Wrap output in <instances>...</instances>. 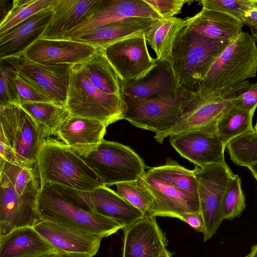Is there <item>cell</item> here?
Segmentation results:
<instances>
[{"instance_id": "45", "label": "cell", "mask_w": 257, "mask_h": 257, "mask_svg": "<svg viewBox=\"0 0 257 257\" xmlns=\"http://www.w3.org/2000/svg\"><path fill=\"white\" fill-rule=\"evenodd\" d=\"M0 158L11 163L19 164L15 153L1 134H0Z\"/></svg>"}, {"instance_id": "7", "label": "cell", "mask_w": 257, "mask_h": 257, "mask_svg": "<svg viewBox=\"0 0 257 257\" xmlns=\"http://www.w3.org/2000/svg\"><path fill=\"white\" fill-rule=\"evenodd\" d=\"M195 94L180 87L175 92L151 98L123 96L126 106L124 119L156 134L164 132L177 123L184 106Z\"/></svg>"}, {"instance_id": "31", "label": "cell", "mask_w": 257, "mask_h": 257, "mask_svg": "<svg viewBox=\"0 0 257 257\" xmlns=\"http://www.w3.org/2000/svg\"><path fill=\"white\" fill-rule=\"evenodd\" d=\"M255 110H247L233 104L220 118L216 133L225 147L235 138L255 130L252 125Z\"/></svg>"}, {"instance_id": "11", "label": "cell", "mask_w": 257, "mask_h": 257, "mask_svg": "<svg viewBox=\"0 0 257 257\" xmlns=\"http://www.w3.org/2000/svg\"><path fill=\"white\" fill-rule=\"evenodd\" d=\"M54 184L74 205L86 211L116 220L123 227L132 224L144 216L139 209L107 186L103 185L91 191H84Z\"/></svg>"}, {"instance_id": "19", "label": "cell", "mask_w": 257, "mask_h": 257, "mask_svg": "<svg viewBox=\"0 0 257 257\" xmlns=\"http://www.w3.org/2000/svg\"><path fill=\"white\" fill-rule=\"evenodd\" d=\"M122 229V257H158L166 249L167 239L155 216H143Z\"/></svg>"}, {"instance_id": "2", "label": "cell", "mask_w": 257, "mask_h": 257, "mask_svg": "<svg viewBox=\"0 0 257 257\" xmlns=\"http://www.w3.org/2000/svg\"><path fill=\"white\" fill-rule=\"evenodd\" d=\"M251 35L242 32L230 42L215 60L196 93L224 92L257 74V46Z\"/></svg>"}, {"instance_id": "10", "label": "cell", "mask_w": 257, "mask_h": 257, "mask_svg": "<svg viewBox=\"0 0 257 257\" xmlns=\"http://www.w3.org/2000/svg\"><path fill=\"white\" fill-rule=\"evenodd\" d=\"M197 181L200 212L205 227L203 240L211 238L223 220L222 201L228 183L234 175L226 163L193 170Z\"/></svg>"}, {"instance_id": "16", "label": "cell", "mask_w": 257, "mask_h": 257, "mask_svg": "<svg viewBox=\"0 0 257 257\" xmlns=\"http://www.w3.org/2000/svg\"><path fill=\"white\" fill-rule=\"evenodd\" d=\"M132 17L163 20L145 0H99L96 10L86 21L59 39H69L100 26Z\"/></svg>"}, {"instance_id": "39", "label": "cell", "mask_w": 257, "mask_h": 257, "mask_svg": "<svg viewBox=\"0 0 257 257\" xmlns=\"http://www.w3.org/2000/svg\"><path fill=\"white\" fill-rule=\"evenodd\" d=\"M200 3L203 8L227 14L243 24L244 17L251 6L252 0H202Z\"/></svg>"}, {"instance_id": "38", "label": "cell", "mask_w": 257, "mask_h": 257, "mask_svg": "<svg viewBox=\"0 0 257 257\" xmlns=\"http://www.w3.org/2000/svg\"><path fill=\"white\" fill-rule=\"evenodd\" d=\"M0 61V106L20 105L19 98L14 82L16 71L5 60Z\"/></svg>"}, {"instance_id": "30", "label": "cell", "mask_w": 257, "mask_h": 257, "mask_svg": "<svg viewBox=\"0 0 257 257\" xmlns=\"http://www.w3.org/2000/svg\"><path fill=\"white\" fill-rule=\"evenodd\" d=\"M146 172L167 184L198 197L197 181L193 170L184 168L176 161L167 158L165 165L150 168Z\"/></svg>"}, {"instance_id": "46", "label": "cell", "mask_w": 257, "mask_h": 257, "mask_svg": "<svg viewBox=\"0 0 257 257\" xmlns=\"http://www.w3.org/2000/svg\"><path fill=\"white\" fill-rule=\"evenodd\" d=\"M247 168L257 181V163L247 167Z\"/></svg>"}, {"instance_id": "36", "label": "cell", "mask_w": 257, "mask_h": 257, "mask_svg": "<svg viewBox=\"0 0 257 257\" xmlns=\"http://www.w3.org/2000/svg\"><path fill=\"white\" fill-rule=\"evenodd\" d=\"M230 160L236 165L248 167L257 163V131L249 132L231 140L226 145Z\"/></svg>"}, {"instance_id": "22", "label": "cell", "mask_w": 257, "mask_h": 257, "mask_svg": "<svg viewBox=\"0 0 257 257\" xmlns=\"http://www.w3.org/2000/svg\"><path fill=\"white\" fill-rule=\"evenodd\" d=\"M52 7L38 12L0 35V60L21 55L40 38L51 21Z\"/></svg>"}, {"instance_id": "21", "label": "cell", "mask_w": 257, "mask_h": 257, "mask_svg": "<svg viewBox=\"0 0 257 257\" xmlns=\"http://www.w3.org/2000/svg\"><path fill=\"white\" fill-rule=\"evenodd\" d=\"M158 21L140 17L127 18L89 30L69 40L104 49L126 39L146 35Z\"/></svg>"}, {"instance_id": "8", "label": "cell", "mask_w": 257, "mask_h": 257, "mask_svg": "<svg viewBox=\"0 0 257 257\" xmlns=\"http://www.w3.org/2000/svg\"><path fill=\"white\" fill-rule=\"evenodd\" d=\"M251 83L247 80L223 92L209 95L195 93L184 106L177 123L170 130L156 134L154 138L162 144L166 138L185 132L205 130L216 132L220 118L233 105L236 97Z\"/></svg>"}, {"instance_id": "24", "label": "cell", "mask_w": 257, "mask_h": 257, "mask_svg": "<svg viewBox=\"0 0 257 257\" xmlns=\"http://www.w3.org/2000/svg\"><path fill=\"white\" fill-rule=\"evenodd\" d=\"M180 87L168 59L158 61L145 76L123 86V97L147 98L175 92Z\"/></svg>"}, {"instance_id": "25", "label": "cell", "mask_w": 257, "mask_h": 257, "mask_svg": "<svg viewBox=\"0 0 257 257\" xmlns=\"http://www.w3.org/2000/svg\"><path fill=\"white\" fill-rule=\"evenodd\" d=\"M59 253L33 226L15 229L0 235V257H41Z\"/></svg>"}, {"instance_id": "34", "label": "cell", "mask_w": 257, "mask_h": 257, "mask_svg": "<svg viewBox=\"0 0 257 257\" xmlns=\"http://www.w3.org/2000/svg\"><path fill=\"white\" fill-rule=\"evenodd\" d=\"M116 186L118 194L139 209L144 216H154L155 203L153 196L141 177L135 181L119 183Z\"/></svg>"}, {"instance_id": "35", "label": "cell", "mask_w": 257, "mask_h": 257, "mask_svg": "<svg viewBox=\"0 0 257 257\" xmlns=\"http://www.w3.org/2000/svg\"><path fill=\"white\" fill-rule=\"evenodd\" d=\"M56 0H15L13 7L0 22V35L31 16L52 6Z\"/></svg>"}, {"instance_id": "49", "label": "cell", "mask_w": 257, "mask_h": 257, "mask_svg": "<svg viewBox=\"0 0 257 257\" xmlns=\"http://www.w3.org/2000/svg\"><path fill=\"white\" fill-rule=\"evenodd\" d=\"M41 257H62L59 253H52Z\"/></svg>"}, {"instance_id": "48", "label": "cell", "mask_w": 257, "mask_h": 257, "mask_svg": "<svg viewBox=\"0 0 257 257\" xmlns=\"http://www.w3.org/2000/svg\"><path fill=\"white\" fill-rule=\"evenodd\" d=\"M158 257H172V253L165 249Z\"/></svg>"}, {"instance_id": "32", "label": "cell", "mask_w": 257, "mask_h": 257, "mask_svg": "<svg viewBox=\"0 0 257 257\" xmlns=\"http://www.w3.org/2000/svg\"><path fill=\"white\" fill-rule=\"evenodd\" d=\"M20 105L41 126L47 138L55 135L70 115L65 107L52 102H25Z\"/></svg>"}, {"instance_id": "5", "label": "cell", "mask_w": 257, "mask_h": 257, "mask_svg": "<svg viewBox=\"0 0 257 257\" xmlns=\"http://www.w3.org/2000/svg\"><path fill=\"white\" fill-rule=\"evenodd\" d=\"M66 108L70 115L99 120L107 126L124 119L126 106L123 96L104 93L75 65H71Z\"/></svg>"}, {"instance_id": "47", "label": "cell", "mask_w": 257, "mask_h": 257, "mask_svg": "<svg viewBox=\"0 0 257 257\" xmlns=\"http://www.w3.org/2000/svg\"><path fill=\"white\" fill-rule=\"evenodd\" d=\"M245 257H257V243L251 247L250 251Z\"/></svg>"}, {"instance_id": "43", "label": "cell", "mask_w": 257, "mask_h": 257, "mask_svg": "<svg viewBox=\"0 0 257 257\" xmlns=\"http://www.w3.org/2000/svg\"><path fill=\"white\" fill-rule=\"evenodd\" d=\"M243 24L249 28L250 35L257 43V0H252L251 6L244 17Z\"/></svg>"}, {"instance_id": "44", "label": "cell", "mask_w": 257, "mask_h": 257, "mask_svg": "<svg viewBox=\"0 0 257 257\" xmlns=\"http://www.w3.org/2000/svg\"><path fill=\"white\" fill-rule=\"evenodd\" d=\"M180 220L191 226L197 232L204 234V224L200 212L185 213L181 216Z\"/></svg>"}, {"instance_id": "42", "label": "cell", "mask_w": 257, "mask_h": 257, "mask_svg": "<svg viewBox=\"0 0 257 257\" xmlns=\"http://www.w3.org/2000/svg\"><path fill=\"white\" fill-rule=\"evenodd\" d=\"M233 104L251 110L257 108V81L251 84L234 101Z\"/></svg>"}, {"instance_id": "26", "label": "cell", "mask_w": 257, "mask_h": 257, "mask_svg": "<svg viewBox=\"0 0 257 257\" xmlns=\"http://www.w3.org/2000/svg\"><path fill=\"white\" fill-rule=\"evenodd\" d=\"M106 127L99 120L70 114L55 135L73 151L85 150L104 140Z\"/></svg>"}, {"instance_id": "33", "label": "cell", "mask_w": 257, "mask_h": 257, "mask_svg": "<svg viewBox=\"0 0 257 257\" xmlns=\"http://www.w3.org/2000/svg\"><path fill=\"white\" fill-rule=\"evenodd\" d=\"M1 173L4 174L19 195L39 191L41 188L37 170L11 163L0 158Z\"/></svg>"}, {"instance_id": "18", "label": "cell", "mask_w": 257, "mask_h": 257, "mask_svg": "<svg viewBox=\"0 0 257 257\" xmlns=\"http://www.w3.org/2000/svg\"><path fill=\"white\" fill-rule=\"evenodd\" d=\"M97 48L69 39L39 38L28 47L21 55L44 65H74L90 58Z\"/></svg>"}, {"instance_id": "23", "label": "cell", "mask_w": 257, "mask_h": 257, "mask_svg": "<svg viewBox=\"0 0 257 257\" xmlns=\"http://www.w3.org/2000/svg\"><path fill=\"white\" fill-rule=\"evenodd\" d=\"M99 0H56L52 6L51 22L40 37L57 40L87 20Z\"/></svg>"}, {"instance_id": "9", "label": "cell", "mask_w": 257, "mask_h": 257, "mask_svg": "<svg viewBox=\"0 0 257 257\" xmlns=\"http://www.w3.org/2000/svg\"><path fill=\"white\" fill-rule=\"evenodd\" d=\"M0 134L15 153L19 164L36 170L45 138L43 128L20 105L0 106Z\"/></svg>"}, {"instance_id": "37", "label": "cell", "mask_w": 257, "mask_h": 257, "mask_svg": "<svg viewBox=\"0 0 257 257\" xmlns=\"http://www.w3.org/2000/svg\"><path fill=\"white\" fill-rule=\"evenodd\" d=\"M245 207V197L241 188V179L237 175H234L230 180L223 199V219L231 220L239 217Z\"/></svg>"}, {"instance_id": "29", "label": "cell", "mask_w": 257, "mask_h": 257, "mask_svg": "<svg viewBox=\"0 0 257 257\" xmlns=\"http://www.w3.org/2000/svg\"><path fill=\"white\" fill-rule=\"evenodd\" d=\"M186 26V20L174 17L159 20L145 35L158 61L168 59L177 35Z\"/></svg>"}, {"instance_id": "4", "label": "cell", "mask_w": 257, "mask_h": 257, "mask_svg": "<svg viewBox=\"0 0 257 257\" xmlns=\"http://www.w3.org/2000/svg\"><path fill=\"white\" fill-rule=\"evenodd\" d=\"M37 209L41 221L57 223L102 238L123 227L116 220L86 211L74 205L52 183L41 186Z\"/></svg>"}, {"instance_id": "50", "label": "cell", "mask_w": 257, "mask_h": 257, "mask_svg": "<svg viewBox=\"0 0 257 257\" xmlns=\"http://www.w3.org/2000/svg\"><path fill=\"white\" fill-rule=\"evenodd\" d=\"M254 128L255 129V130H257V119Z\"/></svg>"}, {"instance_id": "20", "label": "cell", "mask_w": 257, "mask_h": 257, "mask_svg": "<svg viewBox=\"0 0 257 257\" xmlns=\"http://www.w3.org/2000/svg\"><path fill=\"white\" fill-rule=\"evenodd\" d=\"M141 178L153 196L155 203L154 216L180 219L185 213L200 212L198 197L167 184L146 172Z\"/></svg>"}, {"instance_id": "12", "label": "cell", "mask_w": 257, "mask_h": 257, "mask_svg": "<svg viewBox=\"0 0 257 257\" xmlns=\"http://www.w3.org/2000/svg\"><path fill=\"white\" fill-rule=\"evenodd\" d=\"M4 60L12 65L19 74L42 91L52 102L65 107L71 65L41 64L21 55Z\"/></svg>"}, {"instance_id": "6", "label": "cell", "mask_w": 257, "mask_h": 257, "mask_svg": "<svg viewBox=\"0 0 257 257\" xmlns=\"http://www.w3.org/2000/svg\"><path fill=\"white\" fill-rule=\"evenodd\" d=\"M74 151L105 186L135 181L146 172L142 158L119 143L103 140L90 148Z\"/></svg>"}, {"instance_id": "14", "label": "cell", "mask_w": 257, "mask_h": 257, "mask_svg": "<svg viewBox=\"0 0 257 257\" xmlns=\"http://www.w3.org/2000/svg\"><path fill=\"white\" fill-rule=\"evenodd\" d=\"M0 235L16 228L34 226L41 221L37 209L39 191L19 195L0 173Z\"/></svg>"}, {"instance_id": "3", "label": "cell", "mask_w": 257, "mask_h": 257, "mask_svg": "<svg viewBox=\"0 0 257 257\" xmlns=\"http://www.w3.org/2000/svg\"><path fill=\"white\" fill-rule=\"evenodd\" d=\"M36 169L41 186L52 183L89 191L104 185L77 153L55 139L44 140Z\"/></svg>"}, {"instance_id": "28", "label": "cell", "mask_w": 257, "mask_h": 257, "mask_svg": "<svg viewBox=\"0 0 257 257\" xmlns=\"http://www.w3.org/2000/svg\"><path fill=\"white\" fill-rule=\"evenodd\" d=\"M74 65L101 92L122 96L123 82L107 59L103 48L97 47L90 58Z\"/></svg>"}, {"instance_id": "17", "label": "cell", "mask_w": 257, "mask_h": 257, "mask_svg": "<svg viewBox=\"0 0 257 257\" xmlns=\"http://www.w3.org/2000/svg\"><path fill=\"white\" fill-rule=\"evenodd\" d=\"M34 227L62 257H93L102 238L49 221H41Z\"/></svg>"}, {"instance_id": "15", "label": "cell", "mask_w": 257, "mask_h": 257, "mask_svg": "<svg viewBox=\"0 0 257 257\" xmlns=\"http://www.w3.org/2000/svg\"><path fill=\"white\" fill-rule=\"evenodd\" d=\"M172 146L182 157L200 168L225 163L226 148L216 132L196 130L169 137Z\"/></svg>"}, {"instance_id": "27", "label": "cell", "mask_w": 257, "mask_h": 257, "mask_svg": "<svg viewBox=\"0 0 257 257\" xmlns=\"http://www.w3.org/2000/svg\"><path fill=\"white\" fill-rule=\"evenodd\" d=\"M186 27L208 38L232 41L242 32L244 25L223 13L205 8L186 19Z\"/></svg>"}, {"instance_id": "13", "label": "cell", "mask_w": 257, "mask_h": 257, "mask_svg": "<svg viewBox=\"0 0 257 257\" xmlns=\"http://www.w3.org/2000/svg\"><path fill=\"white\" fill-rule=\"evenodd\" d=\"M147 42L143 35L121 40L104 49L123 85L142 78L157 65L158 60L151 56Z\"/></svg>"}, {"instance_id": "41", "label": "cell", "mask_w": 257, "mask_h": 257, "mask_svg": "<svg viewBox=\"0 0 257 257\" xmlns=\"http://www.w3.org/2000/svg\"><path fill=\"white\" fill-rule=\"evenodd\" d=\"M163 20L169 19L179 14L185 0H145Z\"/></svg>"}, {"instance_id": "1", "label": "cell", "mask_w": 257, "mask_h": 257, "mask_svg": "<svg viewBox=\"0 0 257 257\" xmlns=\"http://www.w3.org/2000/svg\"><path fill=\"white\" fill-rule=\"evenodd\" d=\"M230 42L208 38L186 27L182 29L168 58L180 86L195 93L212 65Z\"/></svg>"}, {"instance_id": "51", "label": "cell", "mask_w": 257, "mask_h": 257, "mask_svg": "<svg viewBox=\"0 0 257 257\" xmlns=\"http://www.w3.org/2000/svg\"><path fill=\"white\" fill-rule=\"evenodd\" d=\"M256 131H257V130H256Z\"/></svg>"}, {"instance_id": "40", "label": "cell", "mask_w": 257, "mask_h": 257, "mask_svg": "<svg viewBox=\"0 0 257 257\" xmlns=\"http://www.w3.org/2000/svg\"><path fill=\"white\" fill-rule=\"evenodd\" d=\"M14 82L19 98L20 105L23 103L31 102L53 103L42 91L19 74L17 71L14 77Z\"/></svg>"}]
</instances>
